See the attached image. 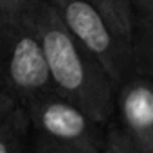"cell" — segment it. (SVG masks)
<instances>
[{
	"label": "cell",
	"mask_w": 153,
	"mask_h": 153,
	"mask_svg": "<svg viewBox=\"0 0 153 153\" xmlns=\"http://www.w3.org/2000/svg\"><path fill=\"white\" fill-rule=\"evenodd\" d=\"M114 121L142 153H153V78L133 72L117 85Z\"/></svg>",
	"instance_id": "5b68a950"
},
{
	"label": "cell",
	"mask_w": 153,
	"mask_h": 153,
	"mask_svg": "<svg viewBox=\"0 0 153 153\" xmlns=\"http://www.w3.org/2000/svg\"><path fill=\"white\" fill-rule=\"evenodd\" d=\"M49 2V0H18V7H20V13L22 15H29L31 11H34L38 6Z\"/></svg>",
	"instance_id": "7c38bea8"
},
{
	"label": "cell",
	"mask_w": 153,
	"mask_h": 153,
	"mask_svg": "<svg viewBox=\"0 0 153 153\" xmlns=\"http://www.w3.org/2000/svg\"><path fill=\"white\" fill-rule=\"evenodd\" d=\"M130 51L133 72L153 78V6L133 9Z\"/></svg>",
	"instance_id": "52a82bcc"
},
{
	"label": "cell",
	"mask_w": 153,
	"mask_h": 153,
	"mask_svg": "<svg viewBox=\"0 0 153 153\" xmlns=\"http://www.w3.org/2000/svg\"><path fill=\"white\" fill-rule=\"evenodd\" d=\"M31 126L25 108L0 90V153H29Z\"/></svg>",
	"instance_id": "8992f818"
},
{
	"label": "cell",
	"mask_w": 153,
	"mask_h": 153,
	"mask_svg": "<svg viewBox=\"0 0 153 153\" xmlns=\"http://www.w3.org/2000/svg\"><path fill=\"white\" fill-rule=\"evenodd\" d=\"M90 2L106 20L110 29L130 47L133 24V6L130 0H90Z\"/></svg>",
	"instance_id": "ba28073f"
},
{
	"label": "cell",
	"mask_w": 153,
	"mask_h": 153,
	"mask_svg": "<svg viewBox=\"0 0 153 153\" xmlns=\"http://www.w3.org/2000/svg\"><path fill=\"white\" fill-rule=\"evenodd\" d=\"M0 90L22 106L54 90L40 38L27 15L0 13Z\"/></svg>",
	"instance_id": "7a4b0ae2"
},
{
	"label": "cell",
	"mask_w": 153,
	"mask_h": 153,
	"mask_svg": "<svg viewBox=\"0 0 153 153\" xmlns=\"http://www.w3.org/2000/svg\"><path fill=\"white\" fill-rule=\"evenodd\" d=\"M31 135L54 144L99 151L105 124L92 119L83 108L74 105L56 90H49L25 106Z\"/></svg>",
	"instance_id": "3957f363"
},
{
	"label": "cell",
	"mask_w": 153,
	"mask_h": 153,
	"mask_svg": "<svg viewBox=\"0 0 153 153\" xmlns=\"http://www.w3.org/2000/svg\"><path fill=\"white\" fill-rule=\"evenodd\" d=\"M29 153H99L96 149H83V148H72V146H61L49 142L45 139L31 135V149Z\"/></svg>",
	"instance_id": "30bf717a"
},
{
	"label": "cell",
	"mask_w": 153,
	"mask_h": 153,
	"mask_svg": "<svg viewBox=\"0 0 153 153\" xmlns=\"http://www.w3.org/2000/svg\"><path fill=\"white\" fill-rule=\"evenodd\" d=\"M65 27L78 38L103 65L115 83H123L133 74L130 47L110 29L90 0H49Z\"/></svg>",
	"instance_id": "277c9868"
},
{
	"label": "cell",
	"mask_w": 153,
	"mask_h": 153,
	"mask_svg": "<svg viewBox=\"0 0 153 153\" xmlns=\"http://www.w3.org/2000/svg\"><path fill=\"white\" fill-rule=\"evenodd\" d=\"M133 9H144V7H149L153 6V0H130Z\"/></svg>",
	"instance_id": "4fadbf2b"
},
{
	"label": "cell",
	"mask_w": 153,
	"mask_h": 153,
	"mask_svg": "<svg viewBox=\"0 0 153 153\" xmlns=\"http://www.w3.org/2000/svg\"><path fill=\"white\" fill-rule=\"evenodd\" d=\"M99 153H142V151L131 142V139L112 119L105 124V135H103Z\"/></svg>",
	"instance_id": "9c48e42d"
},
{
	"label": "cell",
	"mask_w": 153,
	"mask_h": 153,
	"mask_svg": "<svg viewBox=\"0 0 153 153\" xmlns=\"http://www.w3.org/2000/svg\"><path fill=\"white\" fill-rule=\"evenodd\" d=\"M0 13L4 15H22L18 0H0Z\"/></svg>",
	"instance_id": "8fae6325"
},
{
	"label": "cell",
	"mask_w": 153,
	"mask_h": 153,
	"mask_svg": "<svg viewBox=\"0 0 153 153\" xmlns=\"http://www.w3.org/2000/svg\"><path fill=\"white\" fill-rule=\"evenodd\" d=\"M27 16L40 38L52 88L97 123L112 121L115 83L99 59L65 27L51 2L38 6Z\"/></svg>",
	"instance_id": "6da1fadb"
}]
</instances>
